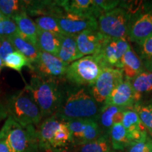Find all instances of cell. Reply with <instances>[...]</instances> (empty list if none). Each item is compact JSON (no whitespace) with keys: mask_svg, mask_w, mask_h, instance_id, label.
Segmentation results:
<instances>
[{"mask_svg":"<svg viewBox=\"0 0 152 152\" xmlns=\"http://www.w3.org/2000/svg\"><path fill=\"white\" fill-rule=\"evenodd\" d=\"M105 37L99 30H85L75 35L77 48L83 56L97 54Z\"/></svg>","mask_w":152,"mask_h":152,"instance_id":"4fadbf2b","label":"cell"},{"mask_svg":"<svg viewBox=\"0 0 152 152\" xmlns=\"http://www.w3.org/2000/svg\"><path fill=\"white\" fill-rule=\"evenodd\" d=\"M16 51L11 44L10 40L7 37H0V57L3 60L9 54Z\"/></svg>","mask_w":152,"mask_h":152,"instance_id":"836d02e7","label":"cell"},{"mask_svg":"<svg viewBox=\"0 0 152 152\" xmlns=\"http://www.w3.org/2000/svg\"><path fill=\"white\" fill-rule=\"evenodd\" d=\"M111 152H115V151H111Z\"/></svg>","mask_w":152,"mask_h":152,"instance_id":"b9f144b4","label":"cell"},{"mask_svg":"<svg viewBox=\"0 0 152 152\" xmlns=\"http://www.w3.org/2000/svg\"><path fill=\"white\" fill-rule=\"evenodd\" d=\"M19 34L16 24L11 18H6L0 21V37H11Z\"/></svg>","mask_w":152,"mask_h":152,"instance_id":"d6a6232c","label":"cell"},{"mask_svg":"<svg viewBox=\"0 0 152 152\" xmlns=\"http://www.w3.org/2000/svg\"><path fill=\"white\" fill-rule=\"evenodd\" d=\"M135 103V94L131 82L125 80L114 88L104 104L105 106H115L127 109L132 108Z\"/></svg>","mask_w":152,"mask_h":152,"instance_id":"7c38bea8","label":"cell"},{"mask_svg":"<svg viewBox=\"0 0 152 152\" xmlns=\"http://www.w3.org/2000/svg\"><path fill=\"white\" fill-rule=\"evenodd\" d=\"M0 152H10L3 132L0 130Z\"/></svg>","mask_w":152,"mask_h":152,"instance_id":"d590c367","label":"cell"},{"mask_svg":"<svg viewBox=\"0 0 152 152\" xmlns=\"http://www.w3.org/2000/svg\"><path fill=\"white\" fill-rule=\"evenodd\" d=\"M130 82L135 94L136 103L141 101L142 95L152 92V72L143 71Z\"/></svg>","mask_w":152,"mask_h":152,"instance_id":"7402d4cb","label":"cell"},{"mask_svg":"<svg viewBox=\"0 0 152 152\" xmlns=\"http://www.w3.org/2000/svg\"><path fill=\"white\" fill-rule=\"evenodd\" d=\"M54 152H76L75 149H74L73 146L68 145L66 147H61V148H58V149H53Z\"/></svg>","mask_w":152,"mask_h":152,"instance_id":"74e56055","label":"cell"},{"mask_svg":"<svg viewBox=\"0 0 152 152\" xmlns=\"http://www.w3.org/2000/svg\"><path fill=\"white\" fill-rule=\"evenodd\" d=\"M124 108L115 106L104 105L101 111V124L105 129L110 130L113 125L122 123Z\"/></svg>","mask_w":152,"mask_h":152,"instance_id":"cb8c5ba5","label":"cell"},{"mask_svg":"<svg viewBox=\"0 0 152 152\" xmlns=\"http://www.w3.org/2000/svg\"><path fill=\"white\" fill-rule=\"evenodd\" d=\"M133 110L137 112L142 122L152 135V103L137 102L133 106Z\"/></svg>","mask_w":152,"mask_h":152,"instance_id":"f546056e","label":"cell"},{"mask_svg":"<svg viewBox=\"0 0 152 152\" xmlns=\"http://www.w3.org/2000/svg\"><path fill=\"white\" fill-rule=\"evenodd\" d=\"M122 124L132 142L140 141L148 134L147 128L134 110L125 109L123 113Z\"/></svg>","mask_w":152,"mask_h":152,"instance_id":"9a60e30c","label":"cell"},{"mask_svg":"<svg viewBox=\"0 0 152 152\" xmlns=\"http://www.w3.org/2000/svg\"><path fill=\"white\" fill-rule=\"evenodd\" d=\"M111 144L114 150L122 151L128 149L132 143L128 133L123 126L122 123L113 125L110 129Z\"/></svg>","mask_w":152,"mask_h":152,"instance_id":"603a6c76","label":"cell"},{"mask_svg":"<svg viewBox=\"0 0 152 152\" xmlns=\"http://www.w3.org/2000/svg\"><path fill=\"white\" fill-rule=\"evenodd\" d=\"M34 21L35 22L37 27L42 30L51 32L58 35H64L55 17L49 16H38L36 17Z\"/></svg>","mask_w":152,"mask_h":152,"instance_id":"4dcf8cb0","label":"cell"},{"mask_svg":"<svg viewBox=\"0 0 152 152\" xmlns=\"http://www.w3.org/2000/svg\"><path fill=\"white\" fill-rule=\"evenodd\" d=\"M61 36L39 28L38 47L39 50L57 56L59 52Z\"/></svg>","mask_w":152,"mask_h":152,"instance_id":"ffe728a7","label":"cell"},{"mask_svg":"<svg viewBox=\"0 0 152 152\" xmlns=\"http://www.w3.org/2000/svg\"><path fill=\"white\" fill-rule=\"evenodd\" d=\"M102 69L103 68L94 56H83L68 65L65 77L77 87H92Z\"/></svg>","mask_w":152,"mask_h":152,"instance_id":"8992f818","label":"cell"},{"mask_svg":"<svg viewBox=\"0 0 152 152\" xmlns=\"http://www.w3.org/2000/svg\"><path fill=\"white\" fill-rule=\"evenodd\" d=\"M123 73L121 69L113 68H104L91 87V94L97 103H104L112 91L123 80Z\"/></svg>","mask_w":152,"mask_h":152,"instance_id":"9c48e42d","label":"cell"},{"mask_svg":"<svg viewBox=\"0 0 152 152\" xmlns=\"http://www.w3.org/2000/svg\"><path fill=\"white\" fill-rule=\"evenodd\" d=\"M4 67H5L4 63V60L0 57V74L1 73V71L3 70Z\"/></svg>","mask_w":152,"mask_h":152,"instance_id":"f35d334b","label":"cell"},{"mask_svg":"<svg viewBox=\"0 0 152 152\" xmlns=\"http://www.w3.org/2000/svg\"><path fill=\"white\" fill-rule=\"evenodd\" d=\"M45 152H54V151L52 149H47L46 150H45Z\"/></svg>","mask_w":152,"mask_h":152,"instance_id":"60d3db41","label":"cell"},{"mask_svg":"<svg viewBox=\"0 0 152 152\" xmlns=\"http://www.w3.org/2000/svg\"><path fill=\"white\" fill-rule=\"evenodd\" d=\"M130 18V11L120 4L119 7L103 13L99 17V31L111 38L127 39Z\"/></svg>","mask_w":152,"mask_h":152,"instance_id":"5b68a950","label":"cell"},{"mask_svg":"<svg viewBox=\"0 0 152 152\" xmlns=\"http://www.w3.org/2000/svg\"><path fill=\"white\" fill-rule=\"evenodd\" d=\"M131 13L128 38L140 45L152 35V1H140Z\"/></svg>","mask_w":152,"mask_h":152,"instance_id":"52a82bcc","label":"cell"},{"mask_svg":"<svg viewBox=\"0 0 152 152\" xmlns=\"http://www.w3.org/2000/svg\"><path fill=\"white\" fill-rule=\"evenodd\" d=\"M94 3L101 9V10L104 12L112 10L116 8L120 5L121 1L118 0H94Z\"/></svg>","mask_w":152,"mask_h":152,"instance_id":"e575fe53","label":"cell"},{"mask_svg":"<svg viewBox=\"0 0 152 152\" xmlns=\"http://www.w3.org/2000/svg\"><path fill=\"white\" fill-rule=\"evenodd\" d=\"M66 122L71 132V145H81L100 136L101 130L96 119H77Z\"/></svg>","mask_w":152,"mask_h":152,"instance_id":"30bf717a","label":"cell"},{"mask_svg":"<svg viewBox=\"0 0 152 152\" xmlns=\"http://www.w3.org/2000/svg\"><path fill=\"white\" fill-rule=\"evenodd\" d=\"M71 132L67 123L62 121L59 128L57 130L54 137L51 141L50 148L55 149L66 147L71 144Z\"/></svg>","mask_w":152,"mask_h":152,"instance_id":"484cf974","label":"cell"},{"mask_svg":"<svg viewBox=\"0 0 152 152\" xmlns=\"http://www.w3.org/2000/svg\"><path fill=\"white\" fill-rule=\"evenodd\" d=\"M62 32L66 35H76L85 30H99L97 19L70 14L64 11L55 17Z\"/></svg>","mask_w":152,"mask_h":152,"instance_id":"8fae6325","label":"cell"},{"mask_svg":"<svg viewBox=\"0 0 152 152\" xmlns=\"http://www.w3.org/2000/svg\"><path fill=\"white\" fill-rule=\"evenodd\" d=\"M5 106L8 116L21 125H37L43 119L39 106L26 87L11 94Z\"/></svg>","mask_w":152,"mask_h":152,"instance_id":"3957f363","label":"cell"},{"mask_svg":"<svg viewBox=\"0 0 152 152\" xmlns=\"http://www.w3.org/2000/svg\"><path fill=\"white\" fill-rule=\"evenodd\" d=\"M0 11L7 18H11L21 11H26V2L19 0H0Z\"/></svg>","mask_w":152,"mask_h":152,"instance_id":"83f0119b","label":"cell"},{"mask_svg":"<svg viewBox=\"0 0 152 152\" xmlns=\"http://www.w3.org/2000/svg\"><path fill=\"white\" fill-rule=\"evenodd\" d=\"M61 80L32 75L30 84L26 85L39 106L42 118L54 115L62 105L66 88Z\"/></svg>","mask_w":152,"mask_h":152,"instance_id":"6da1fadb","label":"cell"},{"mask_svg":"<svg viewBox=\"0 0 152 152\" xmlns=\"http://www.w3.org/2000/svg\"><path fill=\"white\" fill-rule=\"evenodd\" d=\"M68 66V64L57 56L40 51L37 59L31 64L30 71L32 75L43 78L61 80L65 77Z\"/></svg>","mask_w":152,"mask_h":152,"instance_id":"ba28073f","label":"cell"},{"mask_svg":"<svg viewBox=\"0 0 152 152\" xmlns=\"http://www.w3.org/2000/svg\"><path fill=\"white\" fill-rule=\"evenodd\" d=\"M121 70L125 80L131 81L143 71L142 63L140 57L132 49L127 51L122 61H121Z\"/></svg>","mask_w":152,"mask_h":152,"instance_id":"d6986e66","label":"cell"},{"mask_svg":"<svg viewBox=\"0 0 152 152\" xmlns=\"http://www.w3.org/2000/svg\"><path fill=\"white\" fill-rule=\"evenodd\" d=\"M62 121L55 115L47 118L41 123L37 130L39 148L43 150L51 149L50 143L55 133L59 128Z\"/></svg>","mask_w":152,"mask_h":152,"instance_id":"e0dca14e","label":"cell"},{"mask_svg":"<svg viewBox=\"0 0 152 152\" xmlns=\"http://www.w3.org/2000/svg\"><path fill=\"white\" fill-rule=\"evenodd\" d=\"M58 58L69 65L71 63L83 58L77 48L75 35H63L61 37V45Z\"/></svg>","mask_w":152,"mask_h":152,"instance_id":"ac0fdd59","label":"cell"},{"mask_svg":"<svg viewBox=\"0 0 152 152\" xmlns=\"http://www.w3.org/2000/svg\"><path fill=\"white\" fill-rule=\"evenodd\" d=\"M6 18H6V17L2 14V13H1V11H0V21H1V20H4V19H6Z\"/></svg>","mask_w":152,"mask_h":152,"instance_id":"ab89813d","label":"cell"},{"mask_svg":"<svg viewBox=\"0 0 152 152\" xmlns=\"http://www.w3.org/2000/svg\"><path fill=\"white\" fill-rule=\"evenodd\" d=\"M1 131L10 152H37L40 149L37 130L33 125H21L8 116Z\"/></svg>","mask_w":152,"mask_h":152,"instance_id":"277c9868","label":"cell"},{"mask_svg":"<svg viewBox=\"0 0 152 152\" xmlns=\"http://www.w3.org/2000/svg\"><path fill=\"white\" fill-rule=\"evenodd\" d=\"M11 19L16 24L20 35L38 47L39 28L27 13L21 11L11 17Z\"/></svg>","mask_w":152,"mask_h":152,"instance_id":"2e32d148","label":"cell"},{"mask_svg":"<svg viewBox=\"0 0 152 152\" xmlns=\"http://www.w3.org/2000/svg\"><path fill=\"white\" fill-rule=\"evenodd\" d=\"M8 38L15 49L27 57L31 64L36 61L40 52L37 46L23 37L20 33L12 35Z\"/></svg>","mask_w":152,"mask_h":152,"instance_id":"44dd1931","label":"cell"},{"mask_svg":"<svg viewBox=\"0 0 152 152\" xmlns=\"http://www.w3.org/2000/svg\"><path fill=\"white\" fill-rule=\"evenodd\" d=\"M126 152H152V138L147 134L140 141L132 142Z\"/></svg>","mask_w":152,"mask_h":152,"instance_id":"1f68e13d","label":"cell"},{"mask_svg":"<svg viewBox=\"0 0 152 152\" xmlns=\"http://www.w3.org/2000/svg\"><path fill=\"white\" fill-rule=\"evenodd\" d=\"M59 4L65 12L99 18L103 11L94 0H60Z\"/></svg>","mask_w":152,"mask_h":152,"instance_id":"5bb4252c","label":"cell"},{"mask_svg":"<svg viewBox=\"0 0 152 152\" xmlns=\"http://www.w3.org/2000/svg\"><path fill=\"white\" fill-rule=\"evenodd\" d=\"M4 63L6 67L14 70L18 73L21 72L25 66L29 69L31 67V63L28 58L18 51H15L14 52L9 54L4 60Z\"/></svg>","mask_w":152,"mask_h":152,"instance_id":"4316f807","label":"cell"},{"mask_svg":"<svg viewBox=\"0 0 152 152\" xmlns=\"http://www.w3.org/2000/svg\"><path fill=\"white\" fill-rule=\"evenodd\" d=\"M73 147L76 152H111L112 151L111 144L106 134H102L93 141L81 145L73 146Z\"/></svg>","mask_w":152,"mask_h":152,"instance_id":"d4e9b609","label":"cell"},{"mask_svg":"<svg viewBox=\"0 0 152 152\" xmlns=\"http://www.w3.org/2000/svg\"><path fill=\"white\" fill-rule=\"evenodd\" d=\"M97 102L91 92L85 87L67 90L60 109L54 115L61 121L77 119H96L98 113Z\"/></svg>","mask_w":152,"mask_h":152,"instance_id":"7a4b0ae2","label":"cell"},{"mask_svg":"<svg viewBox=\"0 0 152 152\" xmlns=\"http://www.w3.org/2000/svg\"><path fill=\"white\" fill-rule=\"evenodd\" d=\"M7 117H8V113H7L6 106L0 101V121L5 119Z\"/></svg>","mask_w":152,"mask_h":152,"instance_id":"8d00e7d4","label":"cell"},{"mask_svg":"<svg viewBox=\"0 0 152 152\" xmlns=\"http://www.w3.org/2000/svg\"><path fill=\"white\" fill-rule=\"evenodd\" d=\"M138 45L139 57L147 71L152 72V35Z\"/></svg>","mask_w":152,"mask_h":152,"instance_id":"f1b7e54d","label":"cell"}]
</instances>
